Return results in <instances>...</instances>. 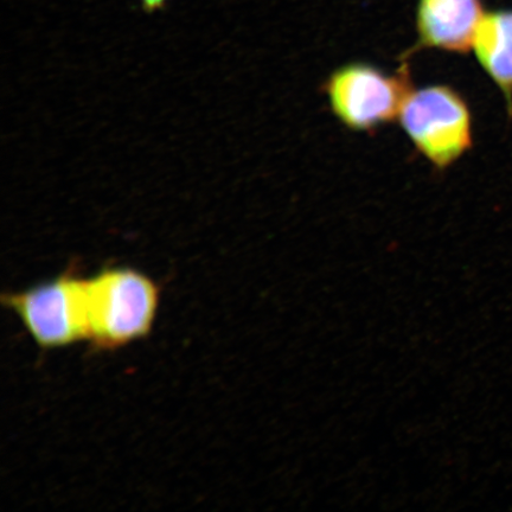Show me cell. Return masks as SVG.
<instances>
[{
    "mask_svg": "<svg viewBox=\"0 0 512 512\" xmlns=\"http://www.w3.org/2000/svg\"><path fill=\"white\" fill-rule=\"evenodd\" d=\"M2 302L42 349L88 341L85 279L72 272L29 290L4 294Z\"/></svg>",
    "mask_w": 512,
    "mask_h": 512,
    "instance_id": "obj_4",
    "label": "cell"
},
{
    "mask_svg": "<svg viewBox=\"0 0 512 512\" xmlns=\"http://www.w3.org/2000/svg\"><path fill=\"white\" fill-rule=\"evenodd\" d=\"M88 342L96 350L125 347L150 334L159 287L132 268H105L85 279Z\"/></svg>",
    "mask_w": 512,
    "mask_h": 512,
    "instance_id": "obj_1",
    "label": "cell"
},
{
    "mask_svg": "<svg viewBox=\"0 0 512 512\" xmlns=\"http://www.w3.org/2000/svg\"><path fill=\"white\" fill-rule=\"evenodd\" d=\"M399 121L415 150L435 169L450 168L472 147L471 108L451 86L413 88L402 106Z\"/></svg>",
    "mask_w": 512,
    "mask_h": 512,
    "instance_id": "obj_3",
    "label": "cell"
},
{
    "mask_svg": "<svg viewBox=\"0 0 512 512\" xmlns=\"http://www.w3.org/2000/svg\"><path fill=\"white\" fill-rule=\"evenodd\" d=\"M332 114L348 130L369 133L399 118L413 91L408 64L388 73L369 62H349L323 83Z\"/></svg>",
    "mask_w": 512,
    "mask_h": 512,
    "instance_id": "obj_2",
    "label": "cell"
},
{
    "mask_svg": "<svg viewBox=\"0 0 512 512\" xmlns=\"http://www.w3.org/2000/svg\"><path fill=\"white\" fill-rule=\"evenodd\" d=\"M484 15L482 0H418V40L403 59L408 60L422 49L469 53Z\"/></svg>",
    "mask_w": 512,
    "mask_h": 512,
    "instance_id": "obj_5",
    "label": "cell"
},
{
    "mask_svg": "<svg viewBox=\"0 0 512 512\" xmlns=\"http://www.w3.org/2000/svg\"><path fill=\"white\" fill-rule=\"evenodd\" d=\"M170 0H139L140 8L145 14H156L158 11H162L166 8Z\"/></svg>",
    "mask_w": 512,
    "mask_h": 512,
    "instance_id": "obj_7",
    "label": "cell"
},
{
    "mask_svg": "<svg viewBox=\"0 0 512 512\" xmlns=\"http://www.w3.org/2000/svg\"><path fill=\"white\" fill-rule=\"evenodd\" d=\"M472 49L480 67L503 94L512 118V10L485 12Z\"/></svg>",
    "mask_w": 512,
    "mask_h": 512,
    "instance_id": "obj_6",
    "label": "cell"
}]
</instances>
